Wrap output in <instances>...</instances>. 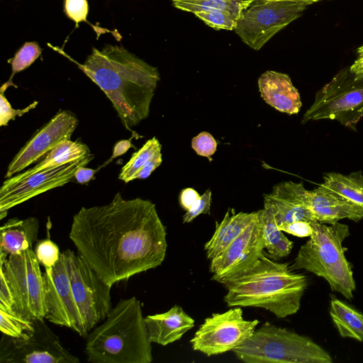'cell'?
Here are the masks:
<instances>
[{"mask_svg":"<svg viewBox=\"0 0 363 363\" xmlns=\"http://www.w3.org/2000/svg\"><path fill=\"white\" fill-rule=\"evenodd\" d=\"M191 147L197 155L211 161V157L216 151L217 142L211 133L203 131L193 138Z\"/></svg>","mask_w":363,"mask_h":363,"instance_id":"836d02e7","label":"cell"},{"mask_svg":"<svg viewBox=\"0 0 363 363\" xmlns=\"http://www.w3.org/2000/svg\"><path fill=\"white\" fill-rule=\"evenodd\" d=\"M152 342L166 346L179 340L194 327L195 320L177 305L169 311L145 317Z\"/></svg>","mask_w":363,"mask_h":363,"instance_id":"ffe728a7","label":"cell"},{"mask_svg":"<svg viewBox=\"0 0 363 363\" xmlns=\"http://www.w3.org/2000/svg\"><path fill=\"white\" fill-rule=\"evenodd\" d=\"M313 230L310 238L298 250L291 265L294 270L303 269L323 278L333 291L347 299L353 298L356 289L350 263L342 246L350 235L347 225L311 222Z\"/></svg>","mask_w":363,"mask_h":363,"instance_id":"5b68a950","label":"cell"},{"mask_svg":"<svg viewBox=\"0 0 363 363\" xmlns=\"http://www.w3.org/2000/svg\"><path fill=\"white\" fill-rule=\"evenodd\" d=\"M257 217V212L235 213L228 208L223 220L216 222V230L204 245L206 257L211 259L221 253Z\"/></svg>","mask_w":363,"mask_h":363,"instance_id":"7402d4cb","label":"cell"},{"mask_svg":"<svg viewBox=\"0 0 363 363\" xmlns=\"http://www.w3.org/2000/svg\"><path fill=\"white\" fill-rule=\"evenodd\" d=\"M309 206L315 222L334 224L342 219L358 222L363 219V208L320 184L309 191Z\"/></svg>","mask_w":363,"mask_h":363,"instance_id":"ac0fdd59","label":"cell"},{"mask_svg":"<svg viewBox=\"0 0 363 363\" xmlns=\"http://www.w3.org/2000/svg\"><path fill=\"white\" fill-rule=\"evenodd\" d=\"M130 146V143L128 140H122L118 142L114 147L112 158H114L117 156H119L126 152Z\"/></svg>","mask_w":363,"mask_h":363,"instance_id":"b9f144b4","label":"cell"},{"mask_svg":"<svg viewBox=\"0 0 363 363\" xmlns=\"http://www.w3.org/2000/svg\"><path fill=\"white\" fill-rule=\"evenodd\" d=\"M33 249L21 254L0 255V272L6 277L13 300V311L22 317L45 318V282Z\"/></svg>","mask_w":363,"mask_h":363,"instance_id":"ba28073f","label":"cell"},{"mask_svg":"<svg viewBox=\"0 0 363 363\" xmlns=\"http://www.w3.org/2000/svg\"><path fill=\"white\" fill-rule=\"evenodd\" d=\"M64 11L67 16L75 23L77 28L80 23L86 21L89 12L87 0H65Z\"/></svg>","mask_w":363,"mask_h":363,"instance_id":"e575fe53","label":"cell"},{"mask_svg":"<svg viewBox=\"0 0 363 363\" xmlns=\"http://www.w3.org/2000/svg\"><path fill=\"white\" fill-rule=\"evenodd\" d=\"M211 191L207 189L183 216V223L192 222L201 214H210Z\"/></svg>","mask_w":363,"mask_h":363,"instance_id":"d590c367","label":"cell"},{"mask_svg":"<svg viewBox=\"0 0 363 363\" xmlns=\"http://www.w3.org/2000/svg\"><path fill=\"white\" fill-rule=\"evenodd\" d=\"M14 308L13 297L4 274L0 272V308L12 310Z\"/></svg>","mask_w":363,"mask_h":363,"instance_id":"74e56055","label":"cell"},{"mask_svg":"<svg viewBox=\"0 0 363 363\" xmlns=\"http://www.w3.org/2000/svg\"><path fill=\"white\" fill-rule=\"evenodd\" d=\"M303 1L254 0L240 16L235 32L250 48L260 50L275 34L299 18Z\"/></svg>","mask_w":363,"mask_h":363,"instance_id":"9c48e42d","label":"cell"},{"mask_svg":"<svg viewBox=\"0 0 363 363\" xmlns=\"http://www.w3.org/2000/svg\"><path fill=\"white\" fill-rule=\"evenodd\" d=\"M363 117V77L340 70L316 94L314 102L303 116L302 123L321 119L335 120L356 130Z\"/></svg>","mask_w":363,"mask_h":363,"instance_id":"52a82bcc","label":"cell"},{"mask_svg":"<svg viewBox=\"0 0 363 363\" xmlns=\"http://www.w3.org/2000/svg\"><path fill=\"white\" fill-rule=\"evenodd\" d=\"M199 197L200 195L194 189H184L179 194L180 206L186 211Z\"/></svg>","mask_w":363,"mask_h":363,"instance_id":"f35d334b","label":"cell"},{"mask_svg":"<svg viewBox=\"0 0 363 363\" xmlns=\"http://www.w3.org/2000/svg\"><path fill=\"white\" fill-rule=\"evenodd\" d=\"M264 239V250L274 259L287 257L291 252L294 242L279 228L273 214L267 209L257 211Z\"/></svg>","mask_w":363,"mask_h":363,"instance_id":"cb8c5ba5","label":"cell"},{"mask_svg":"<svg viewBox=\"0 0 363 363\" xmlns=\"http://www.w3.org/2000/svg\"><path fill=\"white\" fill-rule=\"evenodd\" d=\"M161 149L162 145L155 137L147 140L121 168L118 179L128 183L149 177L162 162Z\"/></svg>","mask_w":363,"mask_h":363,"instance_id":"603a6c76","label":"cell"},{"mask_svg":"<svg viewBox=\"0 0 363 363\" xmlns=\"http://www.w3.org/2000/svg\"><path fill=\"white\" fill-rule=\"evenodd\" d=\"M246 363H332L330 354L311 338L266 322L233 350Z\"/></svg>","mask_w":363,"mask_h":363,"instance_id":"8992f818","label":"cell"},{"mask_svg":"<svg viewBox=\"0 0 363 363\" xmlns=\"http://www.w3.org/2000/svg\"><path fill=\"white\" fill-rule=\"evenodd\" d=\"M33 250L38 262L45 269L52 267L61 256L58 245L50 238L38 240Z\"/></svg>","mask_w":363,"mask_h":363,"instance_id":"1f68e13d","label":"cell"},{"mask_svg":"<svg viewBox=\"0 0 363 363\" xmlns=\"http://www.w3.org/2000/svg\"><path fill=\"white\" fill-rule=\"evenodd\" d=\"M69 238L111 286L159 267L167 249L166 229L155 203L125 199L119 192L107 204L82 207L73 216Z\"/></svg>","mask_w":363,"mask_h":363,"instance_id":"6da1fadb","label":"cell"},{"mask_svg":"<svg viewBox=\"0 0 363 363\" xmlns=\"http://www.w3.org/2000/svg\"><path fill=\"white\" fill-rule=\"evenodd\" d=\"M349 68L355 75L363 77V45L357 48V57Z\"/></svg>","mask_w":363,"mask_h":363,"instance_id":"60d3db41","label":"cell"},{"mask_svg":"<svg viewBox=\"0 0 363 363\" xmlns=\"http://www.w3.org/2000/svg\"><path fill=\"white\" fill-rule=\"evenodd\" d=\"M0 330L12 337H22L34 327L33 320L25 318L12 310L0 308Z\"/></svg>","mask_w":363,"mask_h":363,"instance_id":"f1b7e54d","label":"cell"},{"mask_svg":"<svg viewBox=\"0 0 363 363\" xmlns=\"http://www.w3.org/2000/svg\"><path fill=\"white\" fill-rule=\"evenodd\" d=\"M173 6L180 10L195 13L197 11H227L238 18L254 0H170Z\"/></svg>","mask_w":363,"mask_h":363,"instance_id":"83f0119b","label":"cell"},{"mask_svg":"<svg viewBox=\"0 0 363 363\" xmlns=\"http://www.w3.org/2000/svg\"><path fill=\"white\" fill-rule=\"evenodd\" d=\"M94 158L91 153L66 164L36 172L26 170L5 179L0 188V219L8 211L39 194L62 186L74 177L76 169Z\"/></svg>","mask_w":363,"mask_h":363,"instance_id":"7c38bea8","label":"cell"},{"mask_svg":"<svg viewBox=\"0 0 363 363\" xmlns=\"http://www.w3.org/2000/svg\"><path fill=\"white\" fill-rule=\"evenodd\" d=\"M152 343L140 301L132 296L121 299L88 333L85 353L91 363H150Z\"/></svg>","mask_w":363,"mask_h":363,"instance_id":"277c9868","label":"cell"},{"mask_svg":"<svg viewBox=\"0 0 363 363\" xmlns=\"http://www.w3.org/2000/svg\"><path fill=\"white\" fill-rule=\"evenodd\" d=\"M194 14L215 30H235L238 20L231 13L223 10L197 11Z\"/></svg>","mask_w":363,"mask_h":363,"instance_id":"4dcf8cb0","label":"cell"},{"mask_svg":"<svg viewBox=\"0 0 363 363\" xmlns=\"http://www.w3.org/2000/svg\"><path fill=\"white\" fill-rule=\"evenodd\" d=\"M330 315L340 335L363 342V314L337 299L330 301Z\"/></svg>","mask_w":363,"mask_h":363,"instance_id":"d4e9b609","label":"cell"},{"mask_svg":"<svg viewBox=\"0 0 363 363\" xmlns=\"http://www.w3.org/2000/svg\"><path fill=\"white\" fill-rule=\"evenodd\" d=\"M79 68L106 94L128 130L147 118L160 79L157 67L123 46L93 48Z\"/></svg>","mask_w":363,"mask_h":363,"instance_id":"7a4b0ae2","label":"cell"},{"mask_svg":"<svg viewBox=\"0 0 363 363\" xmlns=\"http://www.w3.org/2000/svg\"><path fill=\"white\" fill-rule=\"evenodd\" d=\"M43 276L45 320L86 337L82 315L72 293L64 252L52 267L45 269Z\"/></svg>","mask_w":363,"mask_h":363,"instance_id":"5bb4252c","label":"cell"},{"mask_svg":"<svg viewBox=\"0 0 363 363\" xmlns=\"http://www.w3.org/2000/svg\"><path fill=\"white\" fill-rule=\"evenodd\" d=\"M31 331L19 337L2 334L0 363H78L79 359L62 345L58 336L45 323L33 320Z\"/></svg>","mask_w":363,"mask_h":363,"instance_id":"8fae6325","label":"cell"},{"mask_svg":"<svg viewBox=\"0 0 363 363\" xmlns=\"http://www.w3.org/2000/svg\"><path fill=\"white\" fill-rule=\"evenodd\" d=\"M259 323L257 319L245 320L241 307L234 306L206 318L190 343L194 350L207 356L233 351L253 333Z\"/></svg>","mask_w":363,"mask_h":363,"instance_id":"4fadbf2b","label":"cell"},{"mask_svg":"<svg viewBox=\"0 0 363 363\" xmlns=\"http://www.w3.org/2000/svg\"><path fill=\"white\" fill-rule=\"evenodd\" d=\"M72 293L79 309L86 336L111 310V285L106 283L77 253L64 251Z\"/></svg>","mask_w":363,"mask_h":363,"instance_id":"30bf717a","label":"cell"},{"mask_svg":"<svg viewBox=\"0 0 363 363\" xmlns=\"http://www.w3.org/2000/svg\"><path fill=\"white\" fill-rule=\"evenodd\" d=\"M77 125L78 120L71 112H57L15 155L8 166L5 178L21 172L37 162L59 142L70 139Z\"/></svg>","mask_w":363,"mask_h":363,"instance_id":"2e32d148","label":"cell"},{"mask_svg":"<svg viewBox=\"0 0 363 363\" xmlns=\"http://www.w3.org/2000/svg\"><path fill=\"white\" fill-rule=\"evenodd\" d=\"M219 283L227 290L223 299L228 306L260 308L279 318L298 311L308 286L306 275L264 252L252 266Z\"/></svg>","mask_w":363,"mask_h":363,"instance_id":"3957f363","label":"cell"},{"mask_svg":"<svg viewBox=\"0 0 363 363\" xmlns=\"http://www.w3.org/2000/svg\"><path fill=\"white\" fill-rule=\"evenodd\" d=\"M264 250L262 231L257 216L224 251L211 259L209 270L212 280L220 282L250 267Z\"/></svg>","mask_w":363,"mask_h":363,"instance_id":"9a60e30c","label":"cell"},{"mask_svg":"<svg viewBox=\"0 0 363 363\" xmlns=\"http://www.w3.org/2000/svg\"><path fill=\"white\" fill-rule=\"evenodd\" d=\"M88 146L79 140L65 139L59 142L46 156L34 167L27 169L36 172L49 167H57L77 161L89 155Z\"/></svg>","mask_w":363,"mask_h":363,"instance_id":"4316f807","label":"cell"},{"mask_svg":"<svg viewBox=\"0 0 363 363\" xmlns=\"http://www.w3.org/2000/svg\"><path fill=\"white\" fill-rule=\"evenodd\" d=\"M258 86L263 100L276 110L290 115L299 112L300 94L288 74L268 70L259 77Z\"/></svg>","mask_w":363,"mask_h":363,"instance_id":"d6986e66","label":"cell"},{"mask_svg":"<svg viewBox=\"0 0 363 363\" xmlns=\"http://www.w3.org/2000/svg\"><path fill=\"white\" fill-rule=\"evenodd\" d=\"M264 208L269 210L280 226L296 220L315 222L309 206V190L302 182H282L264 195Z\"/></svg>","mask_w":363,"mask_h":363,"instance_id":"e0dca14e","label":"cell"},{"mask_svg":"<svg viewBox=\"0 0 363 363\" xmlns=\"http://www.w3.org/2000/svg\"><path fill=\"white\" fill-rule=\"evenodd\" d=\"M40 221L36 217L9 219L1 226L0 255L9 256L21 254L36 243Z\"/></svg>","mask_w":363,"mask_h":363,"instance_id":"44dd1931","label":"cell"},{"mask_svg":"<svg viewBox=\"0 0 363 363\" xmlns=\"http://www.w3.org/2000/svg\"><path fill=\"white\" fill-rule=\"evenodd\" d=\"M11 84L9 82L4 84L1 87L0 91V125L6 126L8 125L11 120H13L16 116H22L23 114L28 113L31 109L34 108L38 101H34L28 106L23 109L16 110L12 108L10 103L4 95V91L7 87Z\"/></svg>","mask_w":363,"mask_h":363,"instance_id":"d6a6232c","label":"cell"},{"mask_svg":"<svg viewBox=\"0 0 363 363\" xmlns=\"http://www.w3.org/2000/svg\"><path fill=\"white\" fill-rule=\"evenodd\" d=\"M268 1H303L308 4L309 5L320 1L322 0H268Z\"/></svg>","mask_w":363,"mask_h":363,"instance_id":"7bdbcfd3","label":"cell"},{"mask_svg":"<svg viewBox=\"0 0 363 363\" xmlns=\"http://www.w3.org/2000/svg\"><path fill=\"white\" fill-rule=\"evenodd\" d=\"M320 184L363 208V174L361 171L347 175L337 172L326 173Z\"/></svg>","mask_w":363,"mask_h":363,"instance_id":"484cf974","label":"cell"},{"mask_svg":"<svg viewBox=\"0 0 363 363\" xmlns=\"http://www.w3.org/2000/svg\"><path fill=\"white\" fill-rule=\"evenodd\" d=\"M279 228L284 232L298 238L310 237L313 233L311 222L296 220L284 223Z\"/></svg>","mask_w":363,"mask_h":363,"instance_id":"8d00e7d4","label":"cell"},{"mask_svg":"<svg viewBox=\"0 0 363 363\" xmlns=\"http://www.w3.org/2000/svg\"><path fill=\"white\" fill-rule=\"evenodd\" d=\"M96 172V169L80 166L76 169L74 178L79 184H86L93 178Z\"/></svg>","mask_w":363,"mask_h":363,"instance_id":"ab89813d","label":"cell"},{"mask_svg":"<svg viewBox=\"0 0 363 363\" xmlns=\"http://www.w3.org/2000/svg\"><path fill=\"white\" fill-rule=\"evenodd\" d=\"M42 49L37 42H26L10 60L12 74H16L29 67L41 55Z\"/></svg>","mask_w":363,"mask_h":363,"instance_id":"f546056e","label":"cell"}]
</instances>
